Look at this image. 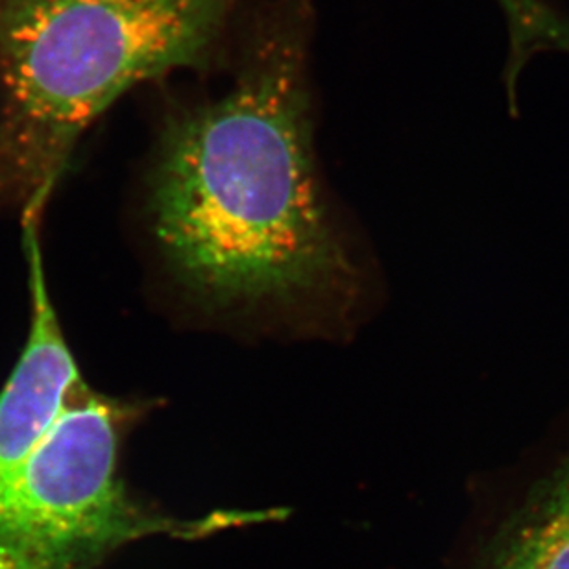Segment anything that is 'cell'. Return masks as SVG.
<instances>
[{
  "label": "cell",
  "mask_w": 569,
  "mask_h": 569,
  "mask_svg": "<svg viewBox=\"0 0 569 569\" xmlns=\"http://www.w3.org/2000/svg\"><path fill=\"white\" fill-rule=\"evenodd\" d=\"M38 219L39 211H27L22 220L32 289V326L21 359L0 390V492L21 470L82 383L44 281Z\"/></svg>",
  "instance_id": "obj_4"
},
{
  "label": "cell",
  "mask_w": 569,
  "mask_h": 569,
  "mask_svg": "<svg viewBox=\"0 0 569 569\" xmlns=\"http://www.w3.org/2000/svg\"><path fill=\"white\" fill-rule=\"evenodd\" d=\"M503 13L509 33V56L505 82L510 99L526 67L542 54L569 56V17L557 10L549 0H496Z\"/></svg>",
  "instance_id": "obj_6"
},
{
  "label": "cell",
  "mask_w": 569,
  "mask_h": 569,
  "mask_svg": "<svg viewBox=\"0 0 569 569\" xmlns=\"http://www.w3.org/2000/svg\"><path fill=\"white\" fill-rule=\"evenodd\" d=\"M487 569H569V435L510 518Z\"/></svg>",
  "instance_id": "obj_5"
},
{
  "label": "cell",
  "mask_w": 569,
  "mask_h": 569,
  "mask_svg": "<svg viewBox=\"0 0 569 569\" xmlns=\"http://www.w3.org/2000/svg\"><path fill=\"white\" fill-rule=\"evenodd\" d=\"M119 412L82 383L0 492V569H93L138 538L197 526L139 509L117 477Z\"/></svg>",
  "instance_id": "obj_3"
},
{
  "label": "cell",
  "mask_w": 569,
  "mask_h": 569,
  "mask_svg": "<svg viewBox=\"0 0 569 569\" xmlns=\"http://www.w3.org/2000/svg\"><path fill=\"white\" fill-rule=\"evenodd\" d=\"M241 0H0V202L43 209L78 138L133 86L203 67Z\"/></svg>",
  "instance_id": "obj_2"
},
{
  "label": "cell",
  "mask_w": 569,
  "mask_h": 569,
  "mask_svg": "<svg viewBox=\"0 0 569 569\" xmlns=\"http://www.w3.org/2000/svg\"><path fill=\"white\" fill-rule=\"evenodd\" d=\"M312 10L315 0H276L228 93L181 108L161 133L153 233L211 306L298 300L350 270L315 174Z\"/></svg>",
  "instance_id": "obj_1"
}]
</instances>
